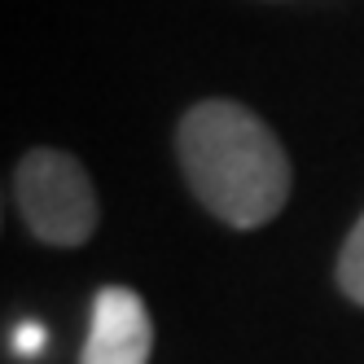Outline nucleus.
<instances>
[{
    "label": "nucleus",
    "instance_id": "1",
    "mask_svg": "<svg viewBox=\"0 0 364 364\" xmlns=\"http://www.w3.org/2000/svg\"><path fill=\"white\" fill-rule=\"evenodd\" d=\"M176 154L193 198L228 228H259L290 198V159L277 132L242 101L211 97L180 119Z\"/></svg>",
    "mask_w": 364,
    "mask_h": 364
},
{
    "label": "nucleus",
    "instance_id": "2",
    "mask_svg": "<svg viewBox=\"0 0 364 364\" xmlns=\"http://www.w3.org/2000/svg\"><path fill=\"white\" fill-rule=\"evenodd\" d=\"M14 198L31 237H40L44 246H84L97 232L101 220L97 189L84 163L62 149L22 154L14 171Z\"/></svg>",
    "mask_w": 364,
    "mask_h": 364
},
{
    "label": "nucleus",
    "instance_id": "3",
    "mask_svg": "<svg viewBox=\"0 0 364 364\" xmlns=\"http://www.w3.org/2000/svg\"><path fill=\"white\" fill-rule=\"evenodd\" d=\"M154 321L149 307L127 285H101L92 299V325L80 364H149Z\"/></svg>",
    "mask_w": 364,
    "mask_h": 364
},
{
    "label": "nucleus",
    "instance_id": "4",
    "mask_svg": "<svg viewBox=\"0 0 364 364\" xmlns=\"http://www.w3.org/2000/svg\"><path fill=\"white\" fill-rule=\"evenodd\" d=\"M338 290H343L355 307H364V215L347 232L343 255H338Z\"/></svg>",
    "mask_w": 364,
    "mask_h": 364
},
{
    "label": "nucleus",
    "instance_id": "5",
    "mask_svg": "<svg viewBox=\"0 0 364 364\" xmlns=\"http://www.w3.org/2000/svg\"><path fill=\"white\" fill-rule=\"evenodd\" d=\"M9 343H14V351H18L22 360H31V355H40V351H44L48 333H44V325H40V321H18Z\"/></svg>",
    "mask_w": 364,
    "mask_h": 364
}]
</instances>
